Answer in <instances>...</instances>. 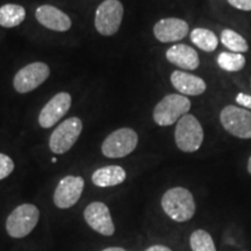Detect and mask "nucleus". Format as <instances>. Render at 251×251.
I'll return each mask as SVG.
<instances>
[{
    "label": "nucleus",
    "mask_w": 251,
    "mask_h": 251,
    "mask_svg": "<svg viewBox=\"0 0 251 251\" xmlns=\"http://www.w3.org/2000/svg\"><path fill=\"white\" fill-rule=\"evenodd\" d=\"M35 18L40 25L54 31H68L72 26L71 19L52 5H41L36 8Z\"/></svg>",
    "instance_id": "obj_14"
},
{
    "label": "nucleus",
    "mask_w": 251,
    "mask_h": 251,
    "mask_svg": "<svg viewBox=\"0 0 251 251\" xmlns=\"http://www.w3.org/2000/svg\"><path fill=\"white\" fill-rule=\"evenodd\" d=\"M228 4L234 8L240 11L250 12L251 11V0H227Z\"/></svg>",
    "instance_id": "obj_24"
},
{
    "label": "nucleus",
    "mask_w": 251,
    "mask_h": 251,
    "mask_svg": "<svg viewBox=\"0 0 251 251\" xmlns=\"http://www.w3.org/2000/svg\"><path fill=\"white\" fill-rule=\"evenodd\" d=\"M50 76V68L43 62H34L20 69L13 79L14 90L25 94L36 90Z\"/></svg>",
    "instance_id": "obj_9"
},
{
    "label": "nucleus",
    "mask_w": 251,
    "mask_h": 251,
    "mask_svg": "<svg viewBox=\"0 0 251 251\" xmlns=\"http://www.w3.org/2000/svg\"><path fill=\"white\" fill-rule=\"evenodd\" d=\"M84 186L85 181L80 176H65L55 188L52 198L55 206L59 209L71 208L79 201Z\"/></svg>",
    "instance_id": "obj_10"
},
{
    "label": "nucleus",
    "mask_w": 251,
    "mask_h": 251,
    "mask_svg": "<svg viewBox=\"0 0 251 251\" xmlns=\"http://www.w3.org/2000/svg\"><path fill=\"white\" fill-rule=\"evenodd\" d=\"M81 130H83V122L79 118L72 117L64 120L50 135V150L56 155L68 152L79 139Z\"/></svg>",
    "instance_id": "obj_8"
},
{
    "label": "nucleus",
    "mask_w": 251,
    "mask_h": 251,
    "mask_svg": "<svg viewBox=\"0 0 251 251\" xmlns=\"http://www.w3.org/2000/svg\"><path fill=\"white\" fill-rule=\"evenodd\" d=\"M40 220V209L33 203H23L11 212L5 228L13 238H24L35 229Z\"/></svg>",
    "instance_id": "obj_3"
},
{
    "label": "nucleus",
    "mask_w": 251,
    "mask_h": 251,
    "mask_svg": "<svg viewBox=\"0 0 251 251\" xmlns=\"http://www.w3.org/2000/svg\"><path fill=\"white\" fill-rule=\"evenodd\" d=\"M203 128L193 114H186L176 125L175 141L183 152H196L203 142Z\"/></svg>",
    "instance_id": "obj_4"
},
{
    "label": "nucleus",
    "mask_w": 251,
    "mask_h": 251,
    "mask_svg": "<svg viewBox=\"0 0 251 251\" xmlns=\"http://www.w3.org/2000/svg\"><path fill=\"white\" fill-rule=\"evenodd\" d=\"M247 59L243 54L231 51H222L218 56V65L227 72H238L246 67Z\"/></svg>",
    "instance_id": "obj_21"
},
{
    "label": "nucleus",
    "mask_w": 251,
    "mask_h": 251,
    "mask_svg": "<svg viewBox=\"0 0 251 251\" xmlns=\"http://www.w3.org/2000/svg\"><path fill=\"white\" fill-rule=\"evenodd\" d=\"M250 86H251V78H250Z\"/></svg>",
    "instance_id": "obj_29"
},
{
    "label": "nucleus",
    "mask_w": 251,
    "mask_h": 251,
    "mask_svg": "<svg viewBox=\"0 0 251 251\" xmlns=\"http://www.w3.org/2000/svg\"><path fill=\"white\" fill-rule=\"evenodd\" d=\"M172 86L183 96H200L205 93L207 85L202 78L190 74V72L176 70L170 77Z\"/></svg>",
    "instance_id": "obj_16"
},
{
    "label": "nucleus",
    "mask_w": 251,
    "mask_h": 251,
    "mask_svg": "<svg viewBox=\"0 0 251 251\" xmlns=\"http://www.w3.org/2000/svg\"><path fill=\"white\" fill-rule=\"evenodd\" d=\"M188 31H190L188 24L178 18L161 19L153 26V35L162 43L181 41L187 36Z\"/></svg>",
    "instance_id": "obj_13"
},
{
    "label": "nucleus",
    "mask_w": 251,
    "mask_h": 251,
    "mask_svg": "<svg viewBox=\"0 0 251 251\" xmlns=\"http://www.w3.org/2000/svg\"><path fill=\"white\" fill-rule=\"evenodd\" d=\"M190 246L192 251H216L211 234L203 229H197L191 234Z\"/></svg>",
    "instance_id": "obj_22"
},
{
    "label": "nucleus",
    "mask_w": 251,
    "mask_h": 251,
    "mask_svg": "<svg viewBox=\"0 0 251 251\" xmlns=\"http://www.w3.org/2000/svg\"><path fill=\"white\" fill-rule=\"evenodd\" d=\"M161 205L163 211L176 222H186L196 214L193 194L185 187H172L163 194Z\"/></svg>",
    "instance_id": "obj_1"
},
{
    "label": "nucleus",
    "mask_w": 251,
    "mask_h": 251,
    "mask_svg": "<svg viewBox=\"0 0 251 251\" xmlns=\"http://www.w3.org/2000/svg\"><path fill=\"white\" fill-rule=\"evenodd\" d=\"M101 251H127L124 248L121 247H109V248H106V249H103Z\"/></svg>",
    "instance_id": "obj_27"
},
{
    "label": "nucleus",
    "mask_w": 251,
    "mask_h": 251,
    "mask_svg": "<svg viewBox=\"0 0 251 251\" xmlns=\"http://www.w3.org/2000/svg\"><path fill=\"white\" fill-rule=\"evenodd\" d=\"M165 57L171 64L183 70H197L200 65V58L197 50L191 46L178 43L166 50Z\"/></svg>",
    "instance_id": "obj_15"
},
{
    "label": "nucleus",
    "mask_w": 251,
    "mask_h": 251,
    "mask_svg": "<svg viewBox=\"0 0 251 251\" xmlns=\"http://www.w3.org/2000/svg\"><path fill=\"white\" fill-rule=\"evenodd\" d=\"M84 219L87 226L100 235L112 236L115 233V225L106 203L101 201L89 203L84 209Z\"/></svg>",
    "instance_id": "obj_11"
},
{
    "label": "nucleus",
    "mask_w": 251,
    "mask_h": 251,
    "mask_svg": "<svg viewBox=\"0 0 251 251\" xmlns=\"http://www.w3.org/2000/svg\"><path fill=\"white\" fill-rule=\"evenodd\" d=\"M190 37L194 46L201 49L202 51L213 52L219 46V39L214 31L206 29V28H196L191 31Z\"/></svg>",
    "instance_id": "obj_19"
},
{
    "label": "nucleus",
    "mask_w": 251,
    "mask_h": 251,
    "mask_svg": "<svg viewBox=\"0 0 251 251\" xmlns=\"http://www.w3.org/2000/svg\"><path fill=\"white\" fill-rule=\"evenodd\" d=\"M127 178V172L122 166H102L93 172L92 183L98 187H112L124 183Z\"/></svg>",
    "instance_id": "obj_17"
},
{
    "label": "nucleus",
    "mask_w": 251,
    "mask_h": 251,
    "mask_svg": "<svg viewBox=\"0 0 251 251\" xmlns=\"http://www.w3.org/2000/svg\"><path fill=\"white\" fill-rule=\"evenodd\" d=\"M235 101L238 106L241 107L247 108L251 111V94H246V93H238L235 98Z\"/></svg>",
    "instance_id": "obj_25"
},
{
    "label": "nucleus",
    "mask_w": 251,
    "mask_h": 251,
    "mask_svg": "<svg viewBox=\"0 0 251 251\" xmlns=\"http://www.w3.org/2000/svg\"><path fill=\"white\" fill-rule=\"evenodd\" d=\"M221 43L226 48L230 50L231 52H247L249 50V45H248L247 40L241 35V34L236 33L233 29H224L221 31Z\"/></svg>",
    "instance_id": "obj_20"
},
{
    "label": "nucleus",
    "mask_w": 251,
    "mask_h": 251,
    "mask_svg": "<svg viewBox=\"0 0 251 251\" xmlns=\"http://www.w3.org/2000/svg\"><path fill=\"white\" fill-rule=\"evenodd\" d=\"M191 101L183 94H168L153 108V121L161 127H168L188 114Z\"/></svg>",
    "instance_id": "obj_2"
},
{
    "label": "nucleus",
    "mask_w": 251,
    "mask_h": 251,
    "mask_svg": "<svg viewBox=\"0 0 251 251\" xmlns=\"http://www.w3.org/2000/svg\"><path fill=\"white\" fill-rule=\"evenodd\" d=\"M14 162L11 157L0 152V180L5 179L14 171Z\"/></svg>",
    "instance_id": "obj_23"
},
{
    "label": "nucleus",
    "mask_w": 251,
    "mask_h": 251,
    "mask_svg": "<svg viewBox=\"0 0 251 251\" xmlns=\"http://www.w3.org/2000/svg\"><path fill=\"white\" fill-rule=\"evenodd\" d=\"M26 19V9L18 4H5L0 7V26L14 28Z\"/></svg>",
    "instance_id": "obj_18"
},
{
    "label": "nucleus",
    "mask_w": 251,
    "mask_h": 251,
    "mask_svg": "<svg viewBox=\"0 0 251 251\" xmlns=\"http://www.w3.org/2000/svg\"><path fill=\"white\" fill-rule=\"evenodd\" d=\"M71 96L68 92H59L55 94L41 109L39 115V124L41 127H54L67 114L71 107Z\"/></svg>",
    "instance_id": "obj_12"
},
{
    "label": "nucleus",
    "mask_w": 251,
    "mask_h": 251,
    "mask_svg": "<svg viewBox=\"0 0 251 251\" xmlns=\"http://www.w3.org/2000/svg\"><path fill=\"white\" fill-rule=\"evenodd\" d=\"M247 169H248V172L251 175V156L249 157V159H248V164H247Z\"/></svg>",
    "instance_id": "obj_28"
},
{
    "label": "nucleus",
    "mask_w": 251,
    "mask_h": 251,
    "mask_svg": "<svg viewBox=\"0 0 251 251\" xmlns=\"http://www.w3.org/2000/svg\"><path fill=\"white\" fill-rule=\"evenodd\" d=\"M220 122L225 130L237 139H251V111L241 106L228 105L220 113Z\"/></svg>",
    "instance_id": "obj_6"
},
{
    "label": "nucleus",
    "mask_w": 251,
    "mask_h": 251,
    "mask_svg": "<svg viewBox=\"0 0 251 251\" xmlns=\"http://www.w3.org/2000/svg\"><path fill=\"white\" fill-rule=\"evenodd\" d=\"M139 136L131 128L125 127L113 131L101 144L102 155L107 158H124L136 149Z\"/></svg>",
    "instance_id": "obj_5"
},
{
    "label": "nucleus",
    "mask_w": 251,
    "mask_h": 251,
    "mask_svg": "<svg viewBox=\"0 0 251 251\" xmlns=\"http://www.w3.org/2000/svg\"><path fill=\"white\" fill-rule=\"evenodd\" d=\"M143 251H172L170 248L166 246H161V244H156V246H151L149 248H147L146 250Z\"/></svg>",
    "instance_id": "obj_26"
},
{
    "label": "nucleus",
    "mask_w": 251,
    "mask_h": 251,
    "mask_svg": "<svg viewBox=\"0 0 251 251\" xmlns=\"http://www.w3.org/2000/svg\"><path fill=\"white\" fill-rule=\"evenodd\" d=\"M124 19V5L119 0H103L96 11L94 26L102 36H112L120 29Z\"/></svg>",
    "instance_id": "obj_7"
}]
</instances>
